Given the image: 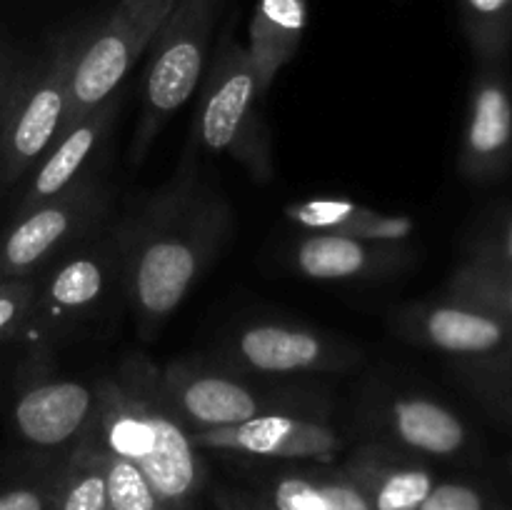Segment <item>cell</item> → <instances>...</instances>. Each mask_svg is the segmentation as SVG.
I'll return each mask as SVG.
<instances>
[{
	"instance_id": "5b68a950",
	"label": "cell",
	"mask_w": 512,
	"mask_h": 510,
	"mask_svg": "<svg viewBox=\"0 0 512 510\" xmlns=\"http://www.w3.org/2000/svg\"><path fill=\"white\" fill-rule=\"evenodd\" d=\"M158 385L165 403L190 433L238 425L268 413L325 418V405L310 390L260 388L250 383L248 375L223 363L173 360L158 368Z\"/></svg>"
},
{
	"instance_id": "9c48e42d",
	"label": "cell",
	"mask_w": 512,
	"mask_h": 510,
	"mask_svg": "<svg viewBox=\"0 0 512 510\" xmlns=\"http://www.w3.org/2000/svg\"><path fill=\"white\" fill-rule=\"evenodd\" d=\"M110 210V190L95 170L55 198L15 213L0 235V278H38L55 258L95 233Z\"/></svg>"
},
{
	"instance_id": "ffe728a7",
	"label": "cell",
	"mask_w": 512,
	"mask_h": 510,
	"mask_svg": "<svg viewBox=\"0 0 512 510\" xmlns=\"http://www.w3.org/2000/svg\"><path fill=\"white\" fill-rule=\"evenodd\" d=\"M345 473L363 488L373 510H418L435 485L428 468L400 460L378 445L360 448Z\"/></svg>"
},
{
	"instance_id": "603a6c76",
	"label": "cell",
	"mask_w": 512,
	"mask_h": 510,
	"mask_svg": "<svg viewBox=\"0 0 512 510\" xmlns=\"http://www.w3.org/2000/svg\"><path fill=\"white\" fill-rule=\"evenodd\" d=\"M460 18L480 65H503L512 45V0H458Z\"/></svg>"
},
{
	"instance_id": "f1b7e54d",
	"label": "cell",
	"mask_w": 512,
	"mask_h": 510,
	"mask_svg": "<svg viewBox=\"0 0 512 510\" xmlns=\"http://www.w3.org/2000/svg\"><path fill=\"white\" fill-rule=\"evenodd\" d=\"M418 510H488V505L473 485L435 483Z\"/></svg>"
},
{
	"instance_id": "4316f807",
	"label": "cell",
	"mask_w": 512,
	"mask_h": 510,
	"mask_svg": "<svg viewBox=\"0 0 512 510\" xmlns=\"http://www.w3.org/2000/svg\"><path fill=\"white\" fill-rule=\"evenodd\" d=\"M468 260L512 270V208L490 215L488 223L475 235Z\"/></svg>"
},
{
	"instance_id": "52a82bcc",
	"label": "cell",
	"mask_w": 512,
	"mask_h": 510,
	"mask_svg": "<svg viewBox=\"0 0 512 510\" xmlns=\"http://www.w3.org/2000/svg\"><path fill=\"white\" fill-rule=\"evenodd\" d=\"M175 3L178 0H115L105 18L88 25L75 60L68 110L60 133L98 108L103 100L118 95V88L150 48Z\"/></svg>"
},
{
	"instance_id": "1f68e13d",
	"label": "cell",
	"mask_w": 512,
	"mask_h": 510,
	"mask_svg": "<svg viewBox=\"0 0 512 510\" xmlns=\"http://www.w3.org/2000/svg\"><path fill=\"white\" fill-rule=\"evenodd\" d=\"M228 510H260V508H253V505H245V508H238V505H230V508ZM270 510V508H268Z\"/></svg>"
},
{
	"instance_id": "4dcf8cb0",
	"label": "cell",
	"mask_w": 512,
	"mask_h": 510,
	"mask_svg": "<svg viewBox=\"0 0 512 510\" xmlns=\"http://www.w3.org/2000/svg\"><path fill=\"white\" fill-rule=\"evenodd\" d=\"M20 68L23 65L18 63V58L8 48H0V143H3L5 125H8L10 105H13L15 98V85H18Z\"/></svg>"
},
{
	"instance_id": "7c38bea8",
	"label": "cell",
	"mask_w": 512,
	"mask_h": 510,
	"mask_svg": "<svg viewBox=\"0 0 512 510\" xmlns=\"http://www.w3.org/2000/svg\"><path fill=\"white\" fill-rule=\"evenodd\" d=\"M30 355L10 410L15 435L40 450L73 448L93 423L98 390L83 380L58 378L43 355Z\"/></svg>"
},
{
	"instance_id": "3957f363",
	"label": "cell",
	"mask_w": 512,
	"mask_h": 510,
	"mask_svg": "<svg viewBox=\"0 0 512 510\" xmlns=\"http://www.w3.org/2000/svg\"><path fill=\"white\" fill-rule=\"evenodd\" d=\"M193 140L213 155L238 160L258 183L273 178V140L263 118V93L248 45L223 35L205 70Z\"/></svg>"
},
{
	"instance_id": "484cf974",
	"label": "cell",
	"mask_w": 512,
	"mask_h": 510,
	"mask_svg": "<svg viewBox=\"0 0 512 510\" xmlns=\"http://www.w3.org/2000/svg\"><path fill=\"white\" fill-rule=\"evenodd\" d=\"M35 290L38 278H0V345L25 338Z\"/></svg>"
},
{
	"instance_id": "30bf717a",
	"label": "cell",
	"mask_w": 512,
	"mask_h": 510,
	"mask_svg": "<svg viewBox=\"0 0 512 510\" xmlns=\"http://www.w3.org/2000/svg\"><path fill=\"white\" fill-rule=\"evenodd\" d=\"M395 328L410 343L463 360L465 370H512V320L495 310L443 298L400 310Z\"/></svg>"
},
{
	"instance_id": "ac0fdd59",
	"label": "cell",
	"mask_w": 512,
	"mask_h": 510,
	"mask_svg": "<svg viewBox=\"0 0 512 510\" xmlns=\"http://www.w3.org/2000/svg\"><path fill=\"white\" fill-rule=\"evenodd\" d=\"M285 218L305 233H338L373 243L405 245L418 230L408 213H383L343 198H313L290 203Z\"/></svg>"
},
{
	"instance_id": "e0dca14e",
	"label": "cell",
	"mask_w": 512,
	"mask_h": 510,
	"mask_svg": "<svg viewBox=\"0 0 512 510\" xmlns=\"http://www.w3.org/2000/svg\"><path fill=\"white\" fill-rule=\"evenodd\" d=\"M383 433L413 453L450 458L468 448L470 430L455 410L425 395L393 398L375 415Z\"/></svg>"
},
{
	"instance_id": "5bb4252c",
	"label": "cell",
	"mask_w": 512,
	"mask_h": 510,
	"mask_svg": "<svg viewBox=\"0 0 512 510\" xmlns=\"http://www.w3.org/2000/svg\"><path fill=\"white\" fill-rule=\"evenodd\" d=\"M512 165V88L503 65H480L468 100L460 170L475 183L500 178Z\"/></svg>"
},
{
	"instance_id": "7402d4cb",
	"label": "cell",
	"mask_w": 512,
	"mask_h": 510,
	"mask_svg": "<svg viewBox=\"0 0 512 510\" xmlns=\"http://www.w3.org/2000/svg\"><path fill=\"white\" fill-rule=\"evenodd\" d=\"M55 510H108L103 450L88 433L70 448L68 463L55 480Z\"/></svg>"
},
{
	"instance_id": "44dd1931",
	"label": "cell",
	"mask_w": 512,
	"mask_h": 510,
	"mask_svg": "<svg viewBox=\"0 0 512 510\" xmlns=\"http://www.w3.org/2000/svg\"><path fill=\"white\" fill-rule=\"evenodd\" d=\"M270 510H373L348 473H285L270 483Z\"/></svg>"
},
{
	"instance_id": "ba28073f",
	"label": "cell",
	"mask_w": 512,
	"mask_h": 510,
	"mask_svg": "<svg viewBox=\"0 0 512 510\" xmlns=\"http://www.w3.org/2000/svg\"><path fill=\"white\" fill-rule=\"evenodd\" d=\"M93 235L55 258L48 273L38 275L33 315L23 338L35 355H48L58 340L93 318L120 280L118 233Z\"/></svg>"
},
{
	"instance_id": "4fadbf2b",
	"label": "cell",
	"mask_w": 512,
	"mask_h": 510,
	"mask_svg": "<svg viewBox=\"0 0 512 510\" xmlns=\"http://www.w3.org/2000/svg\"><path fill=\"white\" fill-rule=\"evenodd\" d=\"M200 450L248 455L265 460H315L333 463L343 450V435L325 418L268 413L225 428L190 433Z\"/></svg>"
},
{
	"instance_id": "d4e9b609",
	"label": "cell",
	"mask_w": 512,
	"mask_h": 510,
	"mask_svg": "<svg viewBox=\"0 0 512 510\" xmlns=\"http://www.w3.org/2000/svg\"><path fill=\"white\" fill-rule=\"evenodd\" d=\"M103 470L108 510H168L133 463L103 450Z\"/></svg>"
},
{
	"instance_id": "8fae6325",
	"label": "cell",
	"mask_w": 512,
	"mask_h": 510,
	"mask_svg": "<svg viewBox=\"0 0 512 510\" xmlns=\"http://www.w3.org/2000/svg\"><path fill=\"white\" fill-rule=\"evenodd\" d=\"M220 363L238 373L313 375L340 373L360 363V350L348 340L325 335L305 325L258 320L230 335L218 355Z\"/></svg>"
},
{
	"instance_id": "cb8c5ba5",
	"label": "cell",
	"mask_w": 512,
	"mask_h": 510,
	"mask_svg": "<svg viewBox=\"0 0 512 510\" xmlns=\"http://www.w3.org/2000/svg\"><path fill=\"white\" fill-rule=\"evenodd\" d=\"M445 298L480 305L512 320V270L480 260H465L448 280Z\"/></svg>"
},
{
	"instance_id": "277c9868",
	"label": "cell",
	"mask_w": 512,
	"mask_h": 510,
	"mask_svg": "<svg viewBox=\"0 0 512 510\" xmlns=\"http://www.w3.org/2000/svg\"><path fill=\"white\" fill-rule=\"evenodd\" d=\"M225 0H178L150 43L143 78V118L130 163H140L163 125L188 103L205 73L210 43Z\"/></svg>"
},
{
	"instance_id": "83f0119b",
	"label": "cell",
	"mask_w": 512,
	"mask_h": 510,
	"mask_svg": "<svg viewBox=\"0 0 512 510\" xmlns=\"http://www.w3.org/2000/svg\"><path fill=\"white\" fill-rule=\"evenodd\" d=\"M465 380L490 413L512 425V370H465Z\"/></svg>"
},
{
	"instance_id": "7a4b0ae2",
	"label": "cell",
	"mask_w": 512,
	"mask_h": 510,
	"mask_svg": "<svg viewBox=\"0 0 512 510\" xmlns=\"http://www.w3.org/2000/svg\"><path fill=\"white\" fill-rule=\"evenodd\" d=\"M95 390L90 438L133 463L165 508H185L203 485L205 465L190 430L160 393L158 365L145 355H130L113 375L100 378Z\"/></svg>"
},
{
	"instance_id": "f546056e",
	"label": "cell",
	"mask_w": 512,
	"mask_h": 510,
	"mask_svg": "<svg viewBox=\"0 0 512 510\" xmlns=\"http://www.w3.org/2000/svg\"><path fill=\"white\" fill-rule=\"evenodd\" d=\"M0 510H55V483H18L3 488Z\"/></svg>"
},
{
	"instance_id": "d6986e66",
	"label": "cell",
	"mask_w": 512,
	"mask_h": 510,
	"mask_svg": "<svg viewBox=\"0 0 512 510\" xmlns=\"http://www.w3.org/2000/svg\"><path fill=\"white\" fill-rule=\"evenodd\" d=\"M310 0H258L248 25V53L258 73L260 93L273 88L280 70L298 55L308 28Z\"/></svg>"
},
{
	"instance_id": "2e32d148",
	"label": "cell",
	"mask_w": 512,
	"mask_h": 510,
	"mask_svg": "<svg viewBox=\"0 0 512 510\" xmlns=\"http://www.w3.org/2000/svg\"><path fill=\"white\" fill-rule=\"evenodd\" d=\"M115 115H118V95L103 100L98 108H93L83 118L75 120L70 128H65L33 168L30 183L15 213H25V210L55 198L70 185L78 183L88 173V163L108 138Z\"/></svg>"
},
{
	"instance_id": "8992f818",
	"label": "cell",
	"mask_w": 512,
	"mask_h": 510,
	"mask_svg": "<svg viewBox=\"0 0 512 510\" xmlns=\"http://www.w3.org/2000/svg\"><path fill=\"white\" fill-rule=\"evenodd\" d=\"M88 25L55 35L48 48L20 68L8 125L0 143V183L13 185L38 165L63 128L75 60Z\"/></svg>"
},
{
	"instance_id": "6da1fadb",
	"label": "cell",
	"mask_w": 512,
	"mask_h": 510,
	"mask_svg": "<svg viewBox=\"0 0 512 510\" xmlns=\"http://www.w3.org/2000/svg\"><path fill=\"white\" fill-rule=\"evenodd\" d=\"M235 215L223 190L200 175L193 150L178 173L115 228L120 283L145 335L180 308L230 240Z\"/></svg>"
},
{
	"instance_id": "9a60e30c",
	"label": "cell",
	"mask_w": 512,
	"mask_h": 510,
	"mask_svg": "<svg viewBox=\"0 0 512 510\" xmlns=\"http://www.w3.org/2000/svg\"><path fill=\"white\" fill-rule=\"evenodd\" d=\"M288 263L295 273L308 280H380L408 268L413 263V250L353 235L305 233L290 245Z\"/></svg>"
}]
</instances>
